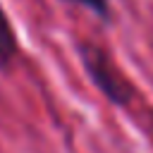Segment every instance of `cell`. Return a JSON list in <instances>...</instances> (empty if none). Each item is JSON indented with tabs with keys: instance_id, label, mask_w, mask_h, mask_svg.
<instances>
[{
	"instance_id": "6da1fadb",
	"label": "cell",
	"mask_w": 153,
	"mask_h": 153,
	"mask_svg": "<svg viewBox=\"0 0 153 153\" xmlns=\"http://www.w3.org/2000/svg\"><path fill=\"white\" fill-rule=\"evenodd\" d=\"M79 57L84 72L93 81V86L115 105H127L131 100V86L115 67L110 55L96 43H79Z\"/></svg>"
},
{
	"instance_id": "7a4b0ae2",
	"label": "cell",
	"mask_w": 153,
	"mask_h": 153,
	"mask_svg": "<svg viewBox=\"0 0 153 153\" xmlns=\"http://www.w3.org/2000/svg\"><path fill=\"white\" fill-rule=\"evenodd\" d=\"M17 53H19V43H17L12 22H10V17L5 14V10L0 5V69H10Z\"/></svg>"
},
{
	"instance_id": "3957f363",
	"label": "cell",
	"mask_w": 153,
	"mask_h": 153,
	"mask_svg": "<svg viewBox=\"0 0 153 153\" xmlns=\"http://www.w3.org/2000/svg\"><path fill=\"white\" fill-rule=\"evenodd\" d=\"M67 2H76L86 10H91L96 17L100 19H110V2L108 0H67Z\"/></svg>"
}]
</instances>
